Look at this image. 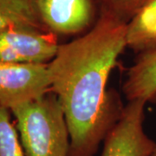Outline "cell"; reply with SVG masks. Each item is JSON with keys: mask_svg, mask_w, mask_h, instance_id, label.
<instances>
[{"mask_svg": "<svg viewBox=\"0 0 156 156\" xmlns=\"http://www.w3.org/2000/svg\"><path fill=\"white\" fill-rule=\"evenodd\" d=\"M15 26L45 30L36 13L33 0H0V30Z\"/></svg>", "mask_w": 156, "mask_h": 156, "instance_id": "9c48e42d", "label": "cell"}, {"mask_svg": "<svg viewBox=\"0 0 156 156\" xmlns=\"http://www.w3.org/2000/svg\"><path fill=\"white\" fill-rule=\"evenodd\" d=\"M0 156H25L9 109L0 106Z\"/></svg>", "mask_w": 156, "mask_h": 156, "instance_id": "30bf717a", "label": "cell"}, {"mask_svg": "<svg viewBox=\"0 0 156 156\" xmlns=\"http://www.w3.org/2000/svg\"><path fill=\"white\" fill-rule=\"evenodd\" d=\"M123 92L128 101H156V49L140 54L128 69Z\"/></svg>", "mask_w": 156, "mask_h": 156, "instance_id": "52a82bcc", "label": "cell"}, {"mask_svg": "<svg viewBox=\"0 0 156 156\" xmlns=\"http://www.w3.org/2000/svg\"><path fill=\"white\" fill-rule=\"evenodd\" d=\"M57 36L44 29L15 26L0 30V62L49 63L59 48Z\"/></svg>", "mask_w": 156, "mask_h": 156, "instance_id": "5b68a950", "label": "cell"}, {"mask_svg": "<svg viewBox=\"0 0 156 156\" xmlns=\"http://www.w3.org/2000/svg\"><path fill=\"white\" fill-rule=\"evenodd\" d=\"M141 100L128 101L103 140L101 156H151L156 141L144 130L145 107Z\"/></svg>", "mask_w": 156, "mask_h": 156, "instance_id": "3957f363", "label": "cell"}, {"mask_svg": "<svg viewBox=\"0 0 156 156\" xmlns=\"http://www.w3.org/2000/svg\"><path fill=\"white\" fill-rule=\"evenodd\" d=\"M127 47L139 54L156 49V0H146L127 23Z\"/></svg>", "mask_w": 156, "mask_h": 156, "instance_id": "ba28073f", "label": "cell"}, {"mask_svg": "<svg viewBox=\"0 0 156 156\" xmlns=\"http://www.w3.org/2000/svg\"><path fill=\"white\" fill-rule=\"evenodd\" d=\"M151 156H156V145L155 147H154V152H153V154H152V155Z\"/></svg>", "mask_w": 156, "mask_h": 156, "instance_id": "7c38bea8", "label": "cell"}, {"mask_svg": "<svg viewBox=\"0 0 156 156\" xmlns=\"http://www.w3.org/2000/svg\"><path fill=\"white\" fill-rule=\"evenodd\" d=\"M48 63L0 62V106L9 110L50 92Z\"/></svg>", "mask_w": 156, "mask_h": 156, "instance_id": "277c9868", "label": "cell"}, {"mask_svg": "<svg viewBox=\"0 0 156 156\" xmlns=\"http://www.w3.org/2000/svg\"><path fill=\"white\" fill-rule=\"evenodd\" d=\"M25 156H69V134L53 92L11 109Z\"/></svg>", "mask_w": 156, "mask_h": 156, "instance_id": "7a4b0ae2", "label": "cell"}, {"mask_svg": "<svg viewBox=\"0 0 156 156\" xmlns=\"http://www.w3.org/2000/svg\"><path fill=\"white\" fill-rule=\"evenodd\" d=\"M146 0H101L102 9L128 23Z\"/></svg>", "mask_w": 156, "mask_h": 156, "instance_id": "8fae6325", "label": "cell"}, {"mask_svg": "<svg viewBox=\"0 0 156 156\" xmlns=\"http://www.w3.org/2000/svg\"><path fill=\"white\" fill-rule=\"evenodd\" d=\"M42 26L56 36L83 32L95 24L94 0H33Z\"/></svg>", "mask_w": 156, "mask_h": 156, "instance_id": "8992f818", "label": "cell"}, {"mask_svg": "<svg viewBox=\"0 0 156 156\" xmlns=\"http://www.w3.org/2000/svg\"><path fill=\"white\" fill-rule=\"evenodd\" d=\"M126 47L127 22L102 9L89 31L59 45L48 63L69 129V156H95L122 110L107 84Z\"/></svg>", "mask_w": 156, "mask_h": 156, "instance_id": "6da1fadb", "label": "cell"}]
</instances>
